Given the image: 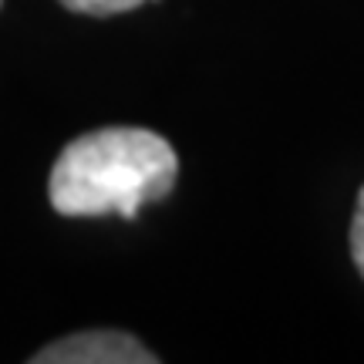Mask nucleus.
Listing matches in <instances>:
<instances>
[{
    "instance_id": "obj_4",
    "label": "nucleus",
    "mask_w": 364,
    "mask_h": 364,
    "mask_svg": "<svg viewBox=\"0 0 364 364\" xmlns=\"http://www.w3.org/2000/svg\"><path fill=\"white\" fill-rule=\"evenodd\" d=\"M351 257L364 280V186L358 193V209H354V220H351Z\"/></svg>"
},
{
    "instance_id": "obj_1",
    "label": "nucleus",
    "mask_w": 364,
    "mask_h": 364,
    "mask_svg": "<svg viewBox=\"0 0 364 364\" xmlns=\"http://www.w3.org/2000/svg\"><path fill=\"white\" fill-rule=\"evenodd\" d=\"M179 156L159 132L112 125L78 135L58 156L48 182L61 216H125L172 193Z\"/></svg>"
},
{
    "instance_id": "obj_3",
    "label": "nucleus",
    "mask_w": 364,
    "mask_h": 364,
    "mask_svg": "<svg viewBox=\"0 0 364 364\" xmlns=\"http://www.w3.org/2000/svg\"><path fill=\"white\" fill-rule=\"evenodd\" d=\"M61 7L75 14H91V17H112V14H125L142 7L145 0H58Z\"/></svg>"
},
{
    "instance_id": "obj_2",
    "label": "nucleus",
    "mask_w": 364,
    "mask_h": 364,
    "mask_svg": "<svg viewBox=\"0 0 364 364\" xmlns=\"http://www.w3.org/2000/svg\"><path fill=\"white\" fill-rule=\"evenodd\" d=\"M34 364H156L159 354L125 331H85L41 348Z\"/></svg>"
}]
</instances>
